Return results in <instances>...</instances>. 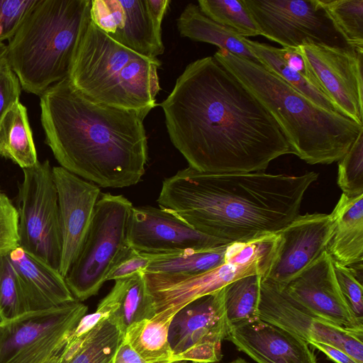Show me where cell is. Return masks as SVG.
I'll return each mask as SVG.
<instances>
[{
    "label": "cell",
    "mask_w": 363,
    "mask_h": 363,
    "mask_svg": "<svg viewBox=\"0 0 363 363\" xmlns=\"http://www.w3.org/2000/svg\"><path fill=\"white\" fill-rule=\"evenodd\" d=\"M177 26L182 37L216 45L219 49L259 63L244 43L245 37L207 17L197 4L189 3L184 7L177 19Z\"/></svg>",
    "instance_id": "cell-23"
},
{
    "label": "cell",
    "mask_w": 363,
    "mask_h": 363,
    "mask_svg": "<svg viewBox=\"0 0 363 363\" xmlns=\"http://www.w3.org/2000/svg\"><path fill=\"white\" fill-rule=\"evenodd\" d=\"M19 246L18 213L9 197L0 200V254H7Z\"/></svg>",
    "instance_id": "cell-36"
},
{
    "label": "cell",
    "mask_w": 363,
    "mask_h": 363,
    "mask_svg": "<svg viewBox=\"0 0 363 363\" xmlns=\"http://www.w3.org/2000/svg\"><path fill=\"white\" fill-rule=\"evenodd\" d=\"M197 3L207 17L235 30L240 36L261 35L242 0H199Z\"/></svg>",
    "instance_id": "cell-31"
},
{
    "label": "cell",
    "mask_w": 363,
    "mask_h": 363,
    "mask_svg": "<svg viewBox=\"0 0 363 363\" xmlns=\"http://www.w3.org/2000/svg\"><path fill=\"white\" fill-rule=\"evenodd\" d=\"M128 241L137 252L149 255L202 250L229 244L194 229L170 211L154 206L133 208Z\"/></svg>",
    "instance_id": "cell-17"
},
{
    "label": "cell",
    "mask_w": 363,
    "mask_h": 363,
    "mask_svg": "<svg viewBox=\"0 0 363 363\" xmlns=\"http://www.w3.org/2000/svg\"><path fill=\"white\" fill-rule=\"evenodd\" d=\"M334 272L342 296L354 317L363 323L362 278L351 268L333 260Z\"/></svg>",
    "instance_id": "cell-35"
},
{
    "label": "cell",
    "mask_w": 363,
    "mask_h": 363,
    "mask_svg": "<svg viewBox=\"0 0 363 363\" xmlns=\"http://www.w3.org/2000/svg\"><path fill=\"white\" fill-rule=\"evenodd\" d=\"M160 106L172 143L199 172H264L291 154L274 118L213 57L189 63Z\"/></svg>",
    "instance_id": "cell-1"
},
{
    "label": "cell",
    "mask_w": 363,
    "mask_h": 363,
    "mask_svg": "<svg viewBox=\"0 0 363 363\" xmlns=\"http://www.w3.org/2000/svg\"><path fill=\"white\" fill-rule=\"evenodd\" d=\"M318 177L315 172L207 173L188 167L163 181L157 203L204 234L247 242L277 233L299 215Z\"/></svg>",
    "instance_id": "cell-2"
},
{
    "label": "cell",
    "mask_w": 363,
    "mask_h": 363,
    "mask_svg": "<svg viewBox=\"0 0 363 363\" xmlns=\"http://www.w3.org/2000/svg\"><path fill=\"white\" fill-rule=\"evenodd\" d=\"M228 328L222 288L180 309L170 323L168 340L177 362H218Z\"/></svg>",
    "instance_id": "cell-13"
},
{
    "label": "cell",
    "mask_w": 363,
    "mask_h": 363,
    "mask_svg": "<svg viewBox=\"0 0 363 363\" xmlns=\"http://www.w3.org/2000/svg\"><path fill=\"white\" fill-rule=\"evenodd\" d=\"M274 243L272 235L247 242H232L224 264L197 276L169 277L143 273L155 314L174 315L194 300L239 278L254 274L262 276Z\"/></svg>",
    "instance_id": "cell-8"
},
{
    "label": "cell",
    "mask_w": 363,
    "mask_h": 363,
    "mask_svg": "<svg viewBox=\"0 0 363 363\" xmlns=\"http://www.w3.org/2000/svg\"><path fill=\"white\" fill-rule=\"evenodd\" d=\"M297 50L337 111L363 125V50L310 40Z\"/></svg>",
    "instance_id": "cell-14"
},
{
    "label": "cell",
    "mask_w": 363,
    "mask_h": 363,
    "mask_svg": "<svg viewBox=\"0 0 363 363\" xmlns=\"http://www.w3.org/2000/svg\"><path fill=\"white\" fill-rule=\"evenodd\" d=\"M40 106L45 143L60 167L101 187L141 180L148 158L144 120L150 110L97 103L68 78L50 86Z\"/></svg>",
    "instance_id": "cell-3"
},
{
    "label": "cell",
    "mask_w": 363,
    "mask_h": 363,
    "mask_svg": "<svg viewBox=\"0 0 363 363\" xmlns=\"http://www.w3.org/2000/svg\"><path fill=\"white\" fill-rule=\"evenodd\" d=\"M230 243L202 250H186L149 255L150 264L145 274L169 277H189L203 274L226 261Z\"/></svg>",
    "instance_id": "cell-25"
},
{
    "label": "cell",
    "mask_w": 363,
    "mask_h": 363,
    "mask_svg": "<svg viewBox=\"0 0 363 363\" xmlns=\"http://www.w3.org/2000/svg\"><path fill=\"white\" fill-rule=\"evenodd\" d=\"M349 45L363 50V0H319Z\"/></svg>",
    "instance_id": "cell-32"
},
{
    "label": "cell",
    "mask_w": 363,
    "mask_h": 363,
    "mask_svg": "<svg viewBox=\"0 0 363 363\" xmlns=\"http://www.w3.org/2000/svg\"><path fill=\"white\" fill-rule=\"evenodd\" d=\"M7 45L3 42H0V62L6 57Z\"/></svg>",
    "instance_id": "cell-42"
},
{
    "label": "cell",
    "mask_w": 363,
    "mask_h": 363,
    "mask_svg": "<svg viewBox=\"0 0 363 363\" xmlns=\"http://www.w3.org/2000/svg\"><path fill=\"white\" fill-rule=\"evenodd\" d=\"M170 0H91V20L121 45L149 58L163 54L162 23Z\"/></svg>",
    "instance_id": "cell-12"
},
{
    "label": "cell",
    "mask_w": 363,
    "mask_h": 363,
    "mask_svg": "<svg viewBox=\"0 0 363 363\" xmlns=\"http://www.w3.org/2000/svg\"><path fill=\"white\" fill-rule=\"evenodd\" d=\"M16 209L19 246L58 270L62 252L58 198L48 160L23 169Z\"/></svg>",
    "instance_id": "cell-10"
},
{
    "label": "cell",
    "mask_w": 363,
    "mask_h": 363,
    "mask_svg": "<svg viewBox=\"0 0 363 363\" xmlns=\"http://www.w3.org/2000/svg\"><path fill=\"white\" fill-rule=\"evenodd\" d=\"M8 255L16 269L28 311L46 310L76 300L58 270L20 246Z\"/></svg>",
    "instance_id": "cell-21"
},
{
    "label": "cell",
    "mask_w": 363,
    "mask_h": 363,
    "mask_svg": "<svg viewBox=\"0 0 363 363\" xmlns=\"http://www.w3.org/2000/svg\"><path fill=\"white\" fill-rule=\"evenodd\" d=\"M35 0H0V42L17 31Z\"/></svg>",
    "instance_id": "cell-37"
},
{
    "label": "cell",
    "mask_w": 363,
    "mask_h": 363,
    "mask_svg": "<svg viewBox=\"0 0 363 363\" xmlns=\"http://www.w3.org/2000/svg\"><path fill=\"white\" fill-rule=\"evenodd\" d=\"M90 6L91 0H35L7 45L6 59L26 92L40 96L68 78Z\"/></svg>",
    "instance_id": "cell-5"
},
{
    "label": "cell",
    "mask_w": 363,
    "mask_h": 363,
    "mask_svg": "<svg viewBox=\"0 0 363 363\" xmlns=\"http://www.w3.org/2000/svg\"><path fill=\"white\" fill-rule=\"evenodd\" d=\"M29 312L16 269L8 253L0 254V321Z\"/></svg>",
    "instance_id": "cell-33"
},
{
    "label": "cell",
    "mask_w": 363,
    "mask_h": 363,
    "mask_svg": "<svg viewBox=\"0 0 363 363\" xmlns=\"http://www.w3.org/2000/svg\"><path fill=\"white\" fill-rule=\"evenodd\" d=\"M225 340L257 363H318L306 342L258 318L228 327Z\"/></svg>",
    "instance_id": "cell-20"
},
{
    "label": "cell",
    "mask_w": 363,
    "mask_h": 363,
    "mask_svg": "<svg viewBox=\"0 0 363 363\" xmlns=\"http://www.w3.org/2000/svg\"><path fill=\"white\" fill-rule=\"evenodd\" d=\"M174 316L157 313L135 323L126 329L123 340L148 363L177 362L168 340Z\"/></svg>",
    "instance_id": "cell-27"
},
{
    "label": "cell",
    "mask_w": 363,
    "mask_h": 363,
    "mask_svg": "<svg viewBox=\"0 0 363 363\" xmlns=\"http://www.w3.org/2000/svg\"><path fill=\"white\" fill-rule=\"evenodd\" d=\"M20 82L6 57L0 62V122L6 113L19 102Z\"/></svg>",
    "instance_id": "cell-38"
},
{
    "label": "cell",
    "mask_w": 363,
    "mask_h": 363,
    "mask_svg": "<svg viewBox=\"0 0 363 363\" xmlns=\"http://www.w3.org/2000/svg\"><path fill=\"white\" fill-rule=\"evenodd\" d=\"M262 274L239 278L223 287V301L228 327L257 318Z\"/></svg>",
    "instance_id": "cell-30"
},
{
    "label": "cell",
    "mask_w": 363,
    "mask_h": 363,
    "mask_svg": "<svg viewBox=\"0 0 363 363\" xmlns=\"http://www.w3.org/2000/svg\"><path fill=\"white\" fill-rule=\"evenodd\" d=\"M335 223L326 251L332 259L346 267L362 264L363 194H342L331 213Z\"/></svg>",
    "instance_id": "cell-22"
},
{
    "label": "cell",
    "mask_w": 363,
    "mask_h": 363,
    "mask_svg": "<svg viewBox=\"0 0 363 363\" xmlns=\"http://www.w3.org/2000/svg\"><path fill=\"white\" fill-rule=\"evenodd\" d=\"M57 189L62 252L59 272L65 277L77 257L91 225L101 191L62 167H53Z\"/></svg>",
    "instance_id": "cell-19"
},
{
    "label": "cell",
    "mask_w": 363,
    "mask_h": 363,
    "mask_svg": "<svg viewBox=\"0 0 363 363\" xmlns=\"http://www.w3.org/2000/svg\"><path fill=\"white\" fill-rule=\"evenodd\" d=\"M335 226L331 213L298 215L275 233L273 252L262 279L284 288L326 250Z\"/></svg>",
    "instance_id": "cell-16"
},
{
    "label": "cell",
    "mask_w": 363,
    "mask_h": 363,
    "mask_svg": "<svg viewBox=\"0 0 363 363\" xmlns=\"http://www.w3.org/2000/svg\"><path fill=\"white\" fill-rule=\"evenodd\" d=\"M114 363H148L144 360L124 340L119 346Z\"/></svg>",
    "instance_id": "cell-41"
},
{
    "label": "cell",
    "mask_w": 363,
    "mask_h": 363,
    "mask_svg": "<svg viewBox=\"0 0 363 363\" xmlns=\"http://www.w3.org/2000/svg\"><path fill=\"white\" fill-rule=\"evenodd\" d=\"M1 195H2V193L1 192V190H0V200H1Z\"/></svg>",
    "instance_id": "cell-44"
},
{
    "label": "cell",
    "mask_w": 363,
    "mask_h": 363,
    "mask_svg": "<svg viewBox=\"0 0 363 363\" xmlns=\"http://www.w3.org/2000/svg\"><path fill=\"white\" fill-rule=\"evenodd\" d=\"M123 338L124 333L108 318L79 337L69 335L60 363H114Z\"/></svg>",
    "instance_id": "cell-26"
},
{
    "label": "cell",
    "mask_w": 363,
    "mask_h": 363,
    "mask_svg": "<svg viewBox=\"0 0 363 363\" xmlns=\"http://www.w3.org/2000/svg\"><path fill=\"white\" fill-rule=\"evenodd\" d=\"M337 182L347 196L363 194V130L339 161Z\"/></svg>",
    "instance_id": "cell-34"
},
{
    "label": "cell",
    "mask_w": 363,
    "mask_h": 363,
    "mask_svg": "<svg viewBox=\"0 0 363 363\" xmlns=\"http://www.w3.org/2000/svg\"><path fill=\"white\" fill-rule=\"evenodd\" d=\"M147 254L140 253L132 248L109 273L107 281L117 280L144 272L150 264Z\"/></svg>",
    "instance_id": "cell-39"
},
{
    "label": "cell",
    "mask_w": 363,
    "mask_h": 363,
    "mask_svg": "<svg viewBox=\"0 0 363 363\" xmlns=\"http://www.w3.org/2000/svg\"><path fill=\"white\" fill-rule=\"evenodd\" d=\"M88 308L74 301L0 321V363H60Z\"/></svg>",
    "instance_id": "cell-9"
},
{
    "label": "cell",
    "mask_w": 363,
    "mask_h": 363,
    "mask_svg": "<svg viewBox=\"0 0 363 363\" xmlns=\"http://www.w3.org/2000/svg\"><path fill=\"white\" fill-rule=\"evenodd\" d=\"M111 290L117 298L118 308L109 318L123 333L130 325L155 315L143 272L116 280Z\"/></svg>",
    "instance_id": "cell-29"
},
{
    "label": "cell",
    "mask_w": 363,
    "mask_h": 363,
    "mask_svg": "<svg viewBox=\"0 0 363 363\" xmlns=\"http://www.w3.org/2000/svg\"><path fill=\"white\" fill-rule=\"evenodd\" d=\"M244 43L258 62L291 85L321 107L338 112L335 106L323 92L307 67L306 72L291 66L286 60L283 48L244 38ZM339 113V112H338Z\"/></svg>",
    "instance_id": "cell-24"
},
{
    "label": "cell",
    "mask_w": 363,
    "mask_h": 363,
    "mask_svg": "<svg viewBox=\"0 0 363 363\" xmlns=\"http://www.w3.org/2000/svg\"><path fill=\"white\" fill-rule=\"evenodd\" d=\"M303 310L345 329L363 332V323L351 312L340 290L333 259L325 250L284 288Z\"/></svg>",
    "instance_id": "cell-18"
},
{
    "label": "cell",
    "mask_w": 363,
    "mask_h": 363,
    "mask_svg": "<svg viewBox=\"0 0 363 363\" xmlns=\"http://www.w3.org/2000/svg\"><path fill=\"white\" fill-rule=\"evenodd\" d=\"M158 58L118 43L91 20L81 38L68 79L91 100L128 110H152L160 90Z\"/></svg>",
    "instance_id": "cell-6"
},
{
    "label": "cell",
    "mask_w": 363,
    "mask_h": 363,
    "mask_svg": "<svg viewBox=\"0 0 363 363\" xmlns=\"http://www.w3.org/2000/svg\"><path fill=\"white\" fill-rule=\"evenodd\" d=\"M277 123L291 154L310 164L340 161L363 125L311 101L261 64L219 49L213 56Z\"/></svg>",
    "instance_id": "cell-4"
},
{
    "label": "cell",
    "mask_w": 363,
    "mask_h": 363,
    "mask_svg": "<svg viewBox=\"0 0 363 363\" xmlns=\"http://www.w3.org/2000/svg\"><path fill=\"white\" fill-rule=\"evenodd\" d=\"M313 347L326 354L335 363H359L343 350L320 342H311Z\"/></svg>",
    "instance_id": "cell-40"
},
{
    "label": "cell",
    "mask_w": 363,
    "mask_h": 363,
    "mask_svg": "<svg viewBox=\"0 0 363 363\" xmlns=\"http://www.w3.org/2000/svg\"><path fill=\"white\" fill-rule=\"evenodd\" d=\"M0 157L12 160L22 169L38 161L27 109L20 101L0 122Z\"/></svg>",
    "instance_id": "cell-28"
},
{
    "label": "cell",
    "mask_w": 363,
    "mask_h": 363,
    "mask_svg": "<svg viewBox=\"0 0 363 363\" xmlns=\"http://www.w3.org/2000/svg\"><path fill=\"white\" fill-rule=\"evenodd\" d=\"M172 363H195L189 361H178ZM211 363H218V362H211ZM225 363H247L244 359L242 358H237L233 361H230L229 362H225Z\"/></svg>",
    "instance_id": "cell-43"
},
{
    "label": "cell",
    "mask_w": 363,
    "mask_h": 363,
    "mask_svg": "<svg viewBox=\"0 0 363 363\" xmlns=\"http://www.w3.org/2000/svg\"><path fill=\"white\" fill-rule=\"evenodd\" d=\"M261 35L284 48L304 41L352 48L319 0H242Z\"/></svg>",
    "instance_id": "cell-11"
},
{
    "label": "cell",
    "mask_w": 363,
    "mask_h": 363,
    "mask_svg": "<svg viewBox=\"0 0 363 363\" xmlns=\"http://www.w3.org/2000/svg\"><path fill=\"white\" fill-rule=\"evenodd\" d=\"M133 208L122 195L101 193L84 242L65 277L77 301L96 295L111 271L132 249L128 225Z\"/></svg>",
    "instance_id": "cell-7"
},
{
    "label": "cell",
    "mask_w": 363,
    "mask_h": 363,
    "mask_svg": "<svg viewBox=\"0 0 363 363\" xmlns=\"http://www.w3.org/2000/svg\"><path fill=\"white\" fill-rule=\"evenodd\" d=\"M257 318L278 326L308 345L320 342L343 350L363 363V332L343 328L313 316L273 282L262 279Z\"/></svg>",
    "instance_id": "cell-15"
}]
</instances>
